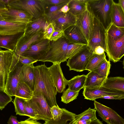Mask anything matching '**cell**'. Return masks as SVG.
Listing matches in <instances>:
<instances>
[{
    "mask_svg": "<svg viewBox=\"0 0 124 124\" xmlns=\"http://www.w3.org/2000/svg\"><path fill=\"white\" fill-rule=\"evenodd\" d=\"M88 0H70L68 5L69 11L75 16L81 14L86 10Z\"/></svg>",
    "mask_w": 124,
    "mask_h": 124,
    "instance_id": "obj_29",
    "label": "cell"
},
{
    "mask_svg": "<svg viewBox=\"0 0 124 124\" xmlns=\"http://www.w3.org/2000/svg\"><path fill=\"white\" fill-rule=\"evenodd\" d=\"M86 75H78L68 81V88L75 91L80 90L84 87Z\"/></svg>",
    "mask_w": 124,
    "mask_h": 124,
    "instance_id": "obj_31",
    "label": "cell"
},
{
    "mask_svg": "<svg viewBox=\"0 0 124 124\" xmlns=\"http://www.w3.org/2000/svg\"><path fill=\"white\" fill-rule=\"evenodd\" d=\"M12 100V97L0 89V109L3 110Z\"/></svg>",
    "mask_w": 124,
    "mask_h": 124,
    "instance_id": "obj_40",
    "label": "cell"
},
{
    "mask_svg": "<svg viewBox=\"0 0 124 124\" xmlns=\"http://www.w3.org/2000/svg\"><path fill=\"white\" fill-rule=\"evenodd\" d=\"M76 16L69 11L66 13H62L52 23L55 31L62 30L75 25Z\"/></svg>",
    "mask_w": 124,
    "mask_h": 124,
    "instance_id": "obj_19",
    "label": "cell"
},
{
    "mask_svg": "<svg viewBox=\"0 0 124 124\" xmlns=\"http://www.w3.org/2000/svg\"><path fill=\"white\" fill-rule=\"evenodd\" d=\"M111 23L119 27H124V11L119 4L113 2L111 13Z\"/></svg>",
    "mask_w": 124,
    "mask_h": 124,
    "instance_id": "obj_23",
    "label": "cell"
},
{
    "mask_svg": "<svg viewBox=\"0 0 124 124\" xmlns=\"http://www.w3.org/2000/svg\"><path fill=\"white\" fill-rule=\"evenodd\" d=\"M32 98L36 102L41 111L46 121L52 119L49 105L43 95L40 91L33 92Z\"/></svg>",
    "mask_w": 124,
    "mask_h": 124,
    "instance_id": "obj_21",
    "label": "cell"
},
{
    "mask_svg": "<svg viewBox=\"0 0 124 124\" xmlns=\"http://www.w3.org/2000/svg\"><path fill=\"white\" fill-rule=\"evenodd\" d=\"M69 43L64 37L55 41H50L48 50L38 61L50 62L53 64L61 63L66 61V50Z\"/></svg>",
    "mask_w": 124,
    "mask_h": 124,
    "instance_id": "obj_4",
    "label": "cell"
},
{
    "mask_svg": "<svg viewBox=\"0 0 124 124\" xmlns=\"http://www.w3.org/2000/svg\"><path fill=\"white\" fill-rule=\"evenodd\" d=\"M70 1L64 5L60 9L59 11V12L65 14L67 13L69 11L70 8L69 7L68 5Z\"/></svg>",
    "mask_w": 124,
    "mask_h": 124,
    "instance_id": "obj_49",
    "label": "cell"
},
{
    "mask_svg": "<svg viewBox=\"0 0 124 124\" xmlns=\"http://www.w3.org/2000/svg\"><path fill=\"white\" fill-rule=\"evenodd\" d=\"M3 20L2 16H0V20Z\"/></svg>",
    "mask_w": 124,
    "mask_h": 124,
    "instance_id": "obj_54",
    "label": "cell"
},
{
    "mask_svg": "<svg viewBox=\"0 0 124 124\" xmlns=\"http://www.w3.org/2000/svg\"><path fill=\"white\" fill-rule=\"evenodd\" d=\"M63 37L70 43L87 45L88 42L79 28L76 25H72L64 31Z\"/></svg>",
    "mask_w": 124,
    "mask_h": 124,
    "instance_id": "obj_18",
    "label": "cell"
},
{
    "mask_svg": "<svg viewBox=\"0 0 124 124\" xmlns=\"http://www.w3.org/2000/svg\"><path fill=\"white\" fill-rule=\"evenodd\" d=\"M50 41L43 38L31 45L21 55L31 57L38 61L48 50Z\"/></svg>",
    "mask_w": 124,
    "mask_h": 124,
    "instance_id": "obj_12",
    "label": "cell"
},
{
    "mask_svg": "<svg viewBox=\"0 0 124 124\" xmlns=\"http://www.w3.org/2000/svg\"><path fill=\"white\" fill-rule=\"evenodd\" d=\"M83 94L85 99L90 100L107 96L124 95V92L108 89L101 86L93 87H84Z\"/></svg>",
    "mask_w": 124,
    "mask_h": 124,
    "instance_id": "obj_14",
    "label": "cell"
},
{
    "mask_svg": "<svg viewBox=\"0 0 124 124\" xmlns=\"http://www.w3.org/2000/svg\"><path fill=\"white\" fill-rule=\"evenodd\" d=\"M96 111L94 108L92 109L89 108L81 114L76 115L74 119V122H76L81 120H90L91 121L95 120L97 119Z\"/></svg>",
    "mask_w": 124,
    "mask_h": 124,
    "instance_id": "obj_33",
    "label": "cell"
},
{
    "mask_svg": "<svg viewBox=\"0 0 124 124\" xmlns=\"http://www.w3.org/2000/svg\"><path fill=\"white\" fill-rule=\"evenodd\" d=\"M75 124H76L75 123Z\"/></svg>",
    "mask_w": 124,
    "mask_h": 124,
    "instance_id": "obj_55",
    "label": "cell"
},
{
    "mask_svg": "<svg viewBox=\"0 0 124 124\" xmlns=\"http://www.w3.org/2000/svg\"><path fill=\"white\" fill-rule=\"evenodd\" d=\"M105 50L101 47L99 46L96 47L93 53L98 54H101L105 53Z\"/></svg>",
    "mask_w": 124,
    "mask_h": 124,
    "instance_id": "obj_50",
    "label": "cell"
},
{
    "mask_svg": "<svg viewBox=\"0 0 124 124\" xmlns=\"http://www.w3.org/2000/svg\"><path fill=\"white\" fill-rule=\"evenodd\" d=\"M33 64L23 65L19 74L20 79L27 84L33 91L35 86Z\"/></svg>",
    "mask_w": 124,
    "mask_h": 124,
    "instance_id": "obj_20",
    "label": "cell"
},
{
    "mask_svg": "<svg viewBox=\"0 0 124 124\" xmlns=\"http://www.w3.org/2000/svg\"><path fill=\"white\" fill-rule=\"evenodd\" d=\"M55 31L52 23H49L45 27L43 31V38L50 40L52 35Z\"/></svg>",
    "mask_w": 124,
    "mask_h": 124,
    "instance_id": "obj_42",
    "label": "cell"
},
{
    "mask_svg": "<svg viewBox=\"0 0 124 124\" xmlns=\"http://www.w3.org/2000/svg\"><path fill=\"white\" fill-rule=\"evenodd\" d=\"M64 31L62 30L55 31L51 38L50 40L55 41L63 37Z\"/></svg>",
    "mask_w": 124,
    "mask_h": 124,
    "instance_id": "obj_45",
    "label": "cell"
},
{
    "mask_svg": "<svg viewBox=\"0 0 124 124\" xmlns=\"http://www.w3.org/2000/svg\"><path fill=\"white\" fill-rule=\"evenodd\" d=\"M43 31H41L29 35L23 34L19 38L16 44L13 56L12 64L15 65L19 56L22 54L32 44L43 38Z\"/></svg>",
    "mask_w": 124,
    "mask_h": 124,
    "instance_id": "obj_6",
    "label": "cell"
},
{
    "mask_svg": "<svg viewBox=\"0 0 124 124\" xmlns=\"http://www.w3.org/2000/svg\"><path fill=\"white\" fill-rule=\"evenodd\" d=\"M17 61L23 65H28L34 63L38 61L31 57L21 55L18 57Z\"/></svg>",
    "mask_w": 124,
    "mask_h": 124,
    "instance_id": "obj_43",
    "label": "cell"
},
{
    "mask_svg": "<svg viewBox=\"0 0 124 124\" xmlns=\"http://www.w3.org/2000/svg\"><path fill=\"white\" fill-rule=\"evenodd\" d=\"M61 63L53 64L48 69L57 92L61 93L65 90L68 81L65 78L60 66Z\"/></svg>",
    "mask_w": 124,
    "mask_h": 124,
    "instance_id": "obj_15",
    "label": "cell"
},
{
    "mask_svg": "<svg viewBox=\"0 0 124 124\" xmlns=\"http://www.w3.org/2000/svg\"><path fill=\"white\" fill-rule=\"evenodd\" d=\"M24 100L19 97H15L13 103L16 115L25 116Z\"/></svg>",
    "mask_w": 124,
    "mask_h": 124,
    "instance_id": "obj_38",
    "label": "cell"
},
{
    "mask_svg": "<svg viewBox=\"0 0 124 124\" xmlns=\"http://www.w3.org/2000/svg\"><path fill=\"white\" fill-rule=\"evenodd\" d=\"M48 24L44 15L38 18L33 19L27 24L24 33L29 35L44 31L45 27Z\"/></svg>",
    "mask_w": 124,
    "mask_h": 124,
    "instance_id": "obj_22",
    "label": "cell"
},
{
    "mask_svg": "<svg viewBox=\"0 0 124 124\" xmlns=\"http://www.w3.org/2000/svg\"><path fill=\"white\" fill-rule=\"evenodd\" d=\"M111 64L106 59L97 68L92 71L103 77L107 78L109 74Z\"/></svg>",
    "mask_w": 124,
    "mask_h": 124,
    "instance_id": "obj_37",
    "label": "cell"
},
{
    "mask_svg": "<svg viewBox=\"0 0 124 124\" xmlns=\"http://www.w3.org/2000/svg\"><path fill=\"white\" fill-rule=\"evenodd\" d=\"M23 33L13 35H0V48L14 52L18 40Z\"/></svg>",
    "mask_w": 124,
    "mask_h": 124,
    "instance_id": "obj_24",
    "label": "cell"
},
{
    "mask_svg": "<svg viewBox=\"0 0 124 124\" xmlns=\"http://www.w3.org/2000/svg\"><path fill=\"white\" fill-rule=\"evenodd\" d=\"M106 33L114 38H118L124 35V27H117L111 23L107 30Z\"/></svg>",
    "mask_w": 124,
    "mask_h": 124,
    "instance_id": "obj_35",
    "label": "cell"
},
{
    "mask_svg": "<svg viewBox=\"0 0 124 124\" xmlns=\"http://www.w3.org/2000/svg\"><path fill=\"white\" fill-rule=\"evenodd\" d=\"M94 108L107 124H124V119L112 108L94 100Z\"/></svg>",
    "mask_w": 124,
    "mask_h": 124,
    "instance_id": "obj_10",
    "label": "cell"
},
{
    "mask_svg": "<svg viewBox=\"0 0 124 124\" xmlns=\"http://www.w3.org/2000/svg\"><path fill=\"white\" fill-rule=\"evenodd\" d=\"M5 2L7 8L24 11L33 19L44 15V5L42 0H8Z\"/></svg>",
    "mask_w": 124,
    "mask_h": 124,
    "instance_id": "obj_3",
    "label": "cell"
},
{
    "mask_svg": "<svg viewBox=\"0 0 124 124\" xmlns=\"http://www.w3.org/2000/svg\"><path fill=\"white\" fill-rule=\"evenodd\" d=\"M33 93L30 87L20 79L16 88L15 96L24 100H28L32 98Z\"/></svg>",
    "mask_w": 124,
    "mask_h": 124,
    "instance_id": "obj_26",
    "label": "cell"
},
{
    "mask_svg": "<svg viewBox=\"0 0 124 124\" xmlns=\"http://www.w3.org/2000/svg\"><path fill=\"white\" fill-rule=\"evenodd\" d=\"M105 52L109 61L115 63L119 61L124 55V35L114 38L106 33Z\"/></svg>",
    "mask_w": 124,
    "mask_h": 124,
    "instance_id": "obj_5",
    "label": "cell"
},
{
    "mask_svg": "<svg viewBox=\"0 0 124 124\" xmlns=\"http://www.w3.org/2000/svg\"><path fill=\"white\" fill-rule=\"evenodd\" d=\"M87 45L77 43H69L66 50V59L67 60L74 55Z\"/></svg>",
    "mask_w": 124,
    "mask_h": 124,
    "instance_id": "obj_34",
    "label": "cell"
},
{
    "mask_svg": "<svg viewBox=\"0 0 124 124\" xmlns=\"http://www.w3.org/2000/svg\"><path fill=\"white\" fill-rule=\"evenodd\" d=\"M14 52L0 48V89L4 90L7 77L12 63Z\"/></svg>",
    "mask_w": 124,
    "mask_h": 124,
    "instance_id": "obj_11",
    "label": "cell"
},
{
    "mask_svg": "<svg viewBox=\"0 0 124 124\" xmlns=\"http://www.w3.org/2000/svg\"><path fill=\"white\" fill-rule=\"evenodd\" d=\"M118 3L123 11H124V0H119Z\"/></svg>",
    "mask_w": 124,
    "mask_h": 124,
    "instance_id": "obj_53",
    "label": "cell"
},
{
    "mask_svg": "<svg viewBox=\"0 0 124 124\" xmlns=\"http://www.w3.org/2000/svg\"><path fill=\"white\" fill-rule=\"evenodd\" d=\"M23 65L17 61L13 68L8 74L4 88V91L9 95L15 96L18 84L20 80L19 74Z\"/></svg>",
    "mask_w": 124,
    "mask_h": 124,
    "instance_id": "obj_13",
    "label": "cell"
},
{
    "mask_svg": "<svg viewBox=\"0 0 124 124\" xmlns=\"http://www.w3.org/2000/svg\"><path fill=\"white\" fill-rule=\"evenodd\" d=\"M7 123L8 124H19L17 117L12 115L10 116Z\"/></svg>",
    "mask_w": 124,
    "mask_h": 124,
    "instance_id": "obj_48",
    "label": "cell"
},
{
    "mask_svg": "<svg viewBox=\"0 0 124 124\" xmlns=\"http://www.w3.org/2000/svg\"><path fill=\"white\" fill-rule=\"evenodd\" d=\"M100 98L121 100V99L124 98V95L107 96L101 97Z\"/></svg>",
    "mask_w": 124,
    "mask_h": 124,
    "instance_id": "obj_47",
    "label": "cell"
},
{
    "mask_svg": "<svg viewBox=\"0 0 124 124\" xmlns=\"http://www.w3.org/2000/svg\"><path fill=\"white\" fill-rule=\"evenodd\" d=\"M8 8V11L2 16L3 20L5 21L27 24L33 19L32 16L24 11L14 8Z\"/></svg>",
    "mask_w": 124,
    "mask_h": 124,
    "instance_id": "obj_16",
    "label": "cell"
},
{
    "mask_svg": "<svg viewBox=\"0 0 124 124\" xmlns=\"http://www.w3.org/2000/svg\"><path fill=\"white\" fill-rule=\"evenodd\" d=\"M113 0H88V4L94 16L104 27L106 31L111 23V13Z\"/></svg>",
    "mask_w": 124,
    "mask_h": 124,
    "instance_id": "obj_2",
    "label": "cell"
},
{
    "mask_svg": "<svg viewBox=\"0 0 124 124\" xmlns=\"http://www.w3.org/2000/svg\"><path fill=\"white\" fill-rule=\"evenodd\" d=\"M35 86L33 92L40 91L51 107L57 105L56 96L57 93L48 71L45 64L34 66Z\"/></svg>",
    "mask_w": 124,
    "mask_h": 124,
    "instance_id": "obj_1",
    "label": "cell"
},
{
    "mask_svg": "<svg viewBox=\"0 0 124 124\" xmlns=\"http://www.w3.org/2000/svg\"><path fill=\"white\" fill-rule=\"evenodd\" d=\"M67 3L55 6H47L44 4V16L48 23H52L62 13L59 12V11Z\"/></svg>",
    "mask_w": 124,
    "mask_h": 124,
    "instance_id": "obj_28",
    "label": "cell"
},
{
    "mask_svg": "<svg viewBox=\"0 0 124 124\" xmlns=\"http://www.w3.org/2000/svg\"><path fill=\"white\" fill-rule=\"evenodd\" d=\"M86 76L84 87L93 88L101 86L107 78L92 71H90Z\"/></svg>",
    "mask_w": 124,
    "mask_h": 124,
    "instance_id": "obj_27",
    "label": "cell"
},
{
    "mask_svg": "<svg viewBox=\"0 0 124 124\" xmlns=\"http://www.w3.org/2000/svg\"><path fill=\"white\" fill-rule=\"evenodd\" d=\"M19 124H44L37 121V120L29 117L27 119L19 122Z\"/></svg>",
    "mask_w": 124,
    "mask_h": 124,
    "instance_id": "obj_46",
    "label": "cell"
},
{
    "mask_svg": "<svg viewBox=\"0 0 124 124\" xmlns=\"http://www.w3.org/2000/svg\"><path fill=\"white\" fill-rule=\"evenodd\" d=\"M106 30L100 21L94 16L93 24L90 39L87 46L93 53L100 46L105 51Z\"/></svg>",
    "mask_w": 124,
    "mask_h": 124,
    "instance_id": "obj_9",
    "label": "cell"
},
{
    "mask_svg": "<svg viewBox=\"0 0 124 124\" xmlns=\"http://www.w3.org/2000/svg\"><path fill=\"white\" fill-rule=\"evenodd\" d=\"M80 91H73L68 88L63 92L61 97V101L67 104L76 99Z\"/></svg>",
    "mask_w": 124,
    "mask_h": 124,
    "instance_id": "obj_36",
    "label": "cell"
},
{
    "mask_svg": "<svg viewBox=\"0 0 124 124\" xmlns=\"http://www.w3.org/2000/svg\"><path fill=\"white\" fill-rule=\"evenodd\" d=\"M62 108L63 112L60 120L56 121L52 119L45 121L44 124H75L74 119L76 114L65 108Z\"/></svg>",
    "mask_w": 124,
    "mask_h": 124,
    "instance_id": "obj_30",
    "label": "cell"
},
{
    "mask_svg": "<svg viewBox=\"0 0 124 124\" xmlns=\"http://www.w3.org/2000/svg\"><path fill=\"white\" fill-rule=\"evenodd\" d=\"M7 8L4 0H0V8Z\"/></svg>",
    "mask_w": 124,
    "mask_h": 124,
    "instance_id": "obj_52",
    "label": "cell"
},
{
    "mask_svg": "<svg viewBox=\"0 0 124 124\" xmlns=\"http://www.w3.org/2000/svg\"><path fill=\"white\" fill-rule=\"evenodd\" d=\"M27 24L15 23L0 20V35L7 36L16 35L23 33L25 30Z\"/></svg>",
    "mask_w": 124,
    "mask_h": 124,
    "instance_id": "obj_17",
    "label": "cell"
},
{
    "mask_svg": "<svg viewBox=\"0 0 124 124\" xmlns=\"http://www.w3.org/2000/svg\"><path fill=\"white\" fill-rule=\"evenodd\" d=\"M50 111L52 120L56 121L61 119L63 113V110L62 108H60L58 105L51 107Z\"/></svg>",
    "mask_w": 124,
    "mask_h": 124,
    "instance_id": "obj_41",
    "label": "cell"
},
{
    "mask_svg": "<svg viewBox=\"0 0 124 124\" xmlns=\"http://www.w3.org/2000/svg\"><path fill=\"white\" fill-rule=\"evenodd\" d=\"M70 0H42L45 5L55 6L68 3Z\"/></svg>",
    "mask_w": 124,
    "mask_h": 124,
    "instance_id": "obj_44",
    "label": "cell"
},
{
    "mask_svg": "<svg viewBox=\"0 0 124 124\" xmlns=\"http://www.w3.org/2000/svg\"><path fill=\"white\" fill-rule=\"evenodd\" d=\"M90 124H103L99 119H97L96 120L92 121Z\"/></svg>",
    "mask_w": 124,
    "mask_h": 124,
    "instance_id": "obj_51",
    "label": "cell"
},
{
    "mask_svg": "<svg viewBox=\"0 0 124 124\" xmlns=\"http://www.w3.org/2000/svg\"><path fill=\"white\" fill-rule=\"evenodd\" d=\"M105 53L101 54L93 53L91 56L85 70L91 71L98 68L106 59Z\"/></svg>",
    "mask_w": 124,
    "mask_h": 124,
    "instance_id": "obj_32",
    "label": "cell"
},
{
    "mask_svg": "<svg viewBox=\"0 0 124 124\" xmlns=\"http://www.w3.org/2000/svg\"><path fill=\"white\" fill-rule=\"evenodd\" d=\"M75 16V25L79 28L88 43L91 36L94 15L87 3L86 10L81 14Z\"/></svg>",
    "mask_w": 124,
    "mask_h": 124,
    "instance_id": "obj_7",
    "label": "cell"
},
{
    "mask_svg": "<svg viewBox=\"0 0 124 124\" xmlns=\"http://www.w3.org/2000/svg\"><path fill=\"white\" fill-rule=\"evenodd\" d=\"M101 86L124 92V78L121 77H107Z\"/></svg>",
    "mask_w": 124,
    "mask_h": 124,
    "instance_id": "obj_25",
    "label": "cell"
},
{
    "mask_svg": "<svg viewBox=\"0 0 124 124\" xmlns=\"http://www.w3.org/2000/svg\"><path fill=\"white\" fill-rule=\"evenodd\" d=\"M93 54L87 46L84 47L68 59L66 65L69 67V70L77 72L85 70L89 59Z\"/></svg>",
    "mask_w": 124,
    "mask_h": 124,
    "instance_id": "obj_8",
    "label": "cell"
},
{
    "mask_svg": "<svg viewBox=\"0 0 124 124\" xmlns=\"http://www.w3.org/2000/svg\"><path fill=\"white\" fill-rule=\"evenodd\" d=\"M31 99L24 100L25 116L37 120H39L37 114L32 107Z\"/></svg>",
    "mask_w": 124,
    "mask_h": 124,
    "instance_id": "obj_39",
    "label": "cell"
}]
</instances>
